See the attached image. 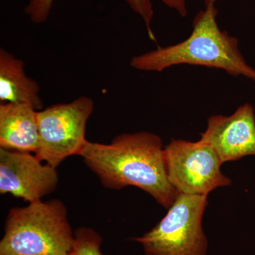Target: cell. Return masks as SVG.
<instances>
[{
	"mask_svg": "<svg viewBox=\"0 0 255 255\" xmlns=\"http://www.w3.org/2000/svg\"><path fill=\"white\" fill-rule=\"evenodd\" d=\"M79 156L108 189L139 188L167 209L179 195L167 177L164 147L156 134L124 133L110 144L87 141Z\"/></svg>",
	"mask_w": 255,
	"mask_h": 255,
	"instance_id": "obj_1",
	"label": "cell"
},
{
	"mask_svg": "<svg viewBox=\"0 0 255 255\" xmlns=\"http://www.w3.org/2000/svg\"><path fill=\"white\" fill-rule=\"evenodd\" d=\"M102 238L91 228L80 227L75 231V242L68 255H104Z\"/></svg>",
	"mask_w": 255,
	"mask_h": 255,
	"instance_id": "obj_12",
	"label": "cell"
},
{
	"mask_svg": "<svg viewBox=\"0 0 255 255\" xmlns=\"http://www.w3.org/2000/svg\"><path fill=\"white\" fill-rule=\"evenodd\" d=\"M37 112L24 104H1L0 147L36 153L38 147Z\"/></svg>",
	"mask_w": 255,
	"mask_h": 255,
	"instance_id": "obj_9",
	"label": "cell"
},
{
	"mask_svg": "<svg viewBox=\"0 0 255 255\" xmlns=\"http://www.w3.org/2000/svg\"><path fill=\"white\" fill-rule=\"evenodd\" d=\"M208 196L179 193L167 214L148 232L133 238L146 255H207L203 228Z\"/></svg>",
	"mask_w": 255,
	"mask_h": 255,
	"instance_id": "obj_4",
	"label": "cell"
},
{
	"mask_svg": "<svg viewBox=\"0 0 255 255\" xmlns=\"http://www.w3.org/2000/svg\"><path fill=\"white\" fill-rule=\"evenodd\" d=\"M75 242L63 201H33L8 213L0 255H68Z\"/></svg>",
	"mask_w": 255,
	"mask_h": 255,
	"instance_id": "obj_3",
	"label": "cell"
},
{
	"mask_svg": "<svg viewBox=\"0 0 255 255\" xmlns=\"http://www.w3.org/2000/svg\"><path fill=\"white\" fill-rule=\"evenodd\" d=\"M55 0H28L25 12L33 23L45 22L49 17Z\"/></svg>",
	"mask_w": 255,
	"mask_h": 255,
	"instance_id": "obj_13",
	"label": "cell"
},
{
	"mask_svg": "<svg viewBox=\"0 0 255 255\" xmlns=\"http://www.w3.org/2000/svg\"><path fill=\"white\" fill-rule=\"evenodd\" d=\"M166 6L177 11L182 17L187 15V0H162ZM128 4L139 16H141L147 28L148 36L152 41H155V36L151 27L154 16L153 7L151 0H127Z\"/></svg>",
	"mask_w": 255,
	"mask_h": 255,
	"instance_id": "obj_11",
	"label": "cell"
},
{
	"mask_svg": "<svg viewBox=\"0 0 255 255\" xmlns=\"http://www.w3.org/2000/svg\"><path fill=\"white\" fill-rule=\"evenodd\" d=\"M94 108V101L82 96L69 103L58 104L38 111L36 157L57 168L70 156L79 155L88 141L85 132Z\"/></svg>",
	"mask_w": 255,
	"mask_h": 255,
	"instance_id": "obj_5",
	"label": "cell"
},
{
	"mask_svg": "<svg viewBox=\"0 0 255 255\" xmlns=\"http://www.w3.org/2000/svg\"><path fill=\"white\" fill-rule=\"evenodd\" d=\"M217 0H205V8L193 20L192 31L184 41L158 46L133 57L132 68L140 71L162 72L179 65H198L219 69L233 76L255 82V69L245 59L236 37L222 31L217 22Z\"/></svg>",
	"mask_w": 255,
	"mask_h": 255,
	"instance_id": "obj_2",
	"label": "cell"
},
{
	"mask_svg": "<svg viewBox=\"0 0 255 255\" xmlns=\"http://www.w3.org/2000/svg\"><path fill=\"white\" fill-rule=\"evenodd\" d=\"M58 184L56 168L35 154L0 147V194L31 203L51 194Z\"/></svg>",
	"mask_w": 255,
	"mask_h": 255,
	"instance_id": "obj_7",
	"label": "cell"
},
{
	"mask_svg": "<svg viewBox=\"0 0 255 255\" xmlns=\"http://www.w3.org/2000/svg\"><path fill=\"white\" fill-rule=\"evenodd\" d=\"M164 161L169 182L182 194L209 196L232 184L221 172L223 164L215 151L201 140L172 139L164 147Z\"/></svg>",
	"mask_w": 255,
	"mask_h": 255,
	"instance_id": "obj_6",
	"label": "cell"
},
{
	"mask_svg": "<svg viewBox=\"0 0 255 255\" xmlns=\"http://www.w3.org/2000/svg\"><path fill=\"white\" fill-rule=\"evenodd\" d=\"M0 102L24 104L36 111L43 107L38 84L27 76L22 60L4 48L0 49Z\"/></svg>",
	"mask_w": 255,
	"mask_h": 255,
	"instance_id": "obj_10",
	"label": "cell"
},
{
	"mask_svg": "<svg viewBox=\"0 0 255 255\" xmlns=\"http://www.w3.org/2000/svg\"><path fill=\"white\" fill-rule=\"evenodd\" d=\"M200 140L215 151L222 164L255 156L254 107L246 103L231 116H211Z\"/></svg>",
	"mask_w": 255,
	"mask_h": 255,
	"instance_id": "obj_8",
	"label": "cell"
}]
</instances>
